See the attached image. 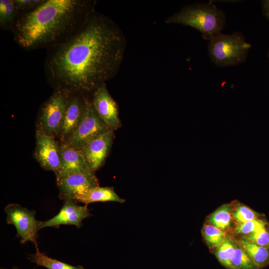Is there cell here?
Wrapping results in <instances>:
<instances>
[{"mask_svg":"<svg viewBox=\"0 0 269 269\" xmlns=\"http://www.w3.org/2000/svg\"><path fill=\"white\" fill-rule=\"evenodd\" d=\"M126 47L119 26L95 10L77 33L48 50L47 81L54 90L89 98L117 74Z\"/></svg>","mask_w":269,"mask_h":269,"instance_id":"1","label":"cell"},{"mask_svg":"<svg viewBox=\"0 0 269 269\" xmlns=\"http://www.w3.org/2000/svg\"><path fill=\"white\" fill-rule=\"evenodd\" d=\"M88 0H44L35 9L20 13L13 27V39L21 48L47 50L77 33L95 10Z\"/></svg>","mask_w":269,"mask_h":269,"instance_id":"2","label":"cell"},{"mask_svg":"<svg viewBox=\"0 0 269 269\" xmlns=\"http://www.w3.org/2000/svg\"><path fill=\"white\" fill-rule=\"evenodd\" d=\"M165 23L190 26L200 31L203 39L210 40L222 33L226 17L224 11L212 2L195 3L184 6L168 17Z\"/></svg>","mask_w":269,"mask_h":269,"instance_id":"3","label":"cell"},{"mask_svg":"<svg viewBox=\"0 0 269 269\" xmlns=\"http://www.w3.org/2000/svg\"><path fill=\"white\" fill-rule=\"evenodd\" d=\"M251 47V44L239 32L220 33L209 40L208 51L213 63L218 66L227 67L245 62Z\"/></svg>","mask_w":269,"mask_h":269,"instance_id":"4","label":"cell"},{"mask_svg":"<svg viewBox=\"0 0 269 269\" xmlns=\"http://www.w3.org/2000/svg\"><path fill=\"white\" fill-rule=\"evenodd\" d=\"M70 95L62 90H54L40 107L35 125V135L57 138Z\"/></svg>","mask_w":269,"mask_h":269,"instance_id":"5","label":"cell"},{"mask_svg":"<svg viewBox=\"0 0 269 269\" xmlns=\"http://www.w3.org/2000/svg\"><path fill=\"white\" fill-rule=\"evenodd\" d=\"M110 130L95 111L91 100L87 97L81 120L73 133L64 142L80 150L92 140Z\"/></svg>","mask_w":269,"mask_h":269,"instance_id":"6","label":"cell"},{"mask_svg":"<svg viewBox=\"0 0 269 269\" xmlns=\"http://www.w3.org/2000/svg\"><path fill=\"white\" fill-rule=\"evenodd\" d=\"M7 223L13 225L17 231V237H20V243L31 241L38 249L37 232L42 222L35 218V211L29 210L17 204H9L4 208Z\"/></svg>","mask_w":269,"mask_h":269,"instance_id":"7","label":"cell"},{"mask_svg":"<svg viewBox=\"0 0 269 269\" xmlns=\"http://www.w3.org/2000/svg\"><path fill=\"white\" fill-rule=\"evenodd\" d=\"M56 183L59 191V197L64 201H76L90 189L99 186L94 172L90 170L56 178Z\"/></svg>","mask_w":269,"mask_h":269,"instance_id":"8","label":"cell"},{"mask_svg":"<svg viewBox=\"0 0 269 269\" xmlns=\"http://www.w3.org/2000/svg\"><path fill=\"white\" fill-rule=\"evenodd\" d=\"M92 105L105 124L113 132L121 127L119 107L104 84L98 88L92 95Z\"/></svg>","mask_w":269,"mask_h":269,"instance_id":"9","label":"cell"},{"mask_svg":"<svg viewBox=\"0 0 269 269\" xmlns=\"http://www.w3.org/2000/svg\"><path fill=\"white\" fill-rule=\"evenodd\" d=\"M115 138L110 130L98 136L80 149L88 168L95 172L105 163Z\"/></svg>","mask_w":269,"mask_h":269,"instance_id":"10","label":"cell"},{"mask_svg":"<svg viewBox=\"0 0 269 269\" xmlns=\"http://www.w3.org/2000/svg\"><path fill=\"white\" fill-rule=\"evenodd\" d=\"M35 135V147L33 153L34 158L43 169L55 173L60 165L59 140L54 137Z\"/></svg>","mask_w":269,"mask_h":269,"instance_id":"11","label":"cell"},{"mask_svg":"<svg viewBox=\"0 0 269 269\" xmlns=\"http://www.w3.org/2000/svg\"><path fill=\"white\" fill-rule=\"evenodd\" d=\"M86 98L82 95H70L57 138L60 142H65L78 127L83 115Z\"/></svg>","mask_w":269,"mask_h":269,"instance_id":"12","label":"cell"},{"mask_svg":"<svg viewBox=\"0 0 269 269\" xmlns=\"http://www.w3.org/2000/svg\"><path fill=\"white\" fill-rule=\"evenodd\" d=\"M91 215L87 205L81 206L73 200H66L56 215L41 222L40 230L45 227H58L61 225H75L80 228L82 226V221Z\"/></svg>","mask_w":269,"mask_h":269,"instance_id":"13","label":"cell"},{"mask_svg":"<svg viewBox=\"0 0 269 269\" xmlns=\"http://www.w3.org/2000/svg\"><path fill=\"white\" fill-rule=\"evenodd\" d=\"M59 145L60 165L58 171L55 173L56 178L90 170L80 150L65 142L59 141Z\"/></svg>","mask_w":269,"mask_h":269,"instance_id":"14","label":"cell"},{"mask_svg":"<svg viewBox=\"0 0 269 269\" xmlns=\"http://www.w3.org/2000/svg\"><path fill=\"white\" fill-rule=\"evenodd\" d=\"M76 202H82L86 205L97 202L115 201L124 203L126 200L120 197L113 187H94L83 195L78 198Z\"/></svg>","mask_w":269,"mask_h":269,"instance_id":"15","label":"cell"},{"mask_svg":"<svg viewBox=\"0 0 269 269\" xmlns=\"http://www.w3.org/2000/svg\"><path fill=\"white\" fill-rule=\"evenodd\" d=\"M231 202L222 205L206 218L205 223L230 233L235 226Z\"/></svg>","mask_w":269,"mask_h":269,"instance_id":"16","label":"cell"},{"mask_svg":"<svg viewBox=\"0 0 269 269\" xmlns=\"http://www.w3.org/2000/svg\"><path fill=\"white\" fill-rule=\"evenodd\" d=\"M235 238L237 244L261 269L269 265V248L260 246L244 238Z\"/></svg>","mask_w":269,"mask_h":269,"instance_id":"17","label":"cell"},{"mask_svg":"<svg viewBox=\"0 0 269 269\" xmlns=\"http://www.w3.org/2000/svg\"><path fill=\"white\" fill-rule=\"evenodd\" d=\"M237 245L235 237L229 233L223 243L212 252L222 266L232 269L231 260Z\"/></svg>","mask_w":269,"mask_h":269,"instance_id":"18","label":"cell"},{"mask_svg":"<svg viewBox=\"0 0 269 269\" xmlns=\"http://www.w3.org/2000/svg\"><path fill=\"white\" fill-rule=\"evenodd\" d=\"M20 14L13 0H0V27L12 31L15 21Z\"/></svg>","mask_w":269,"mask_h":269,"instance_id":"19","label":"cell"},{"mask_svg":"<svg viewBox=\"0 0 269 269\" xmlns=\"http://www.w3.org/2000/svg\"><path fill=\"white\" fill-rule=\"evenodd\" d=\"M231 204L232 216L235 225L264 218V214L256 212L237 200L231 202Z\"/></svg>","mask_w":269,"mask_h":269,"instance_id":"20","label":"cell"},{"mask_svg":"<svg viewBox=\"0 0 269 269\" xmlns=\"http://www.w3.org/2000/svg\"><path fill=\"white\" fill-rule=\"evenodd\" d=\"M201 233L205 243L212 252L223 243L229 233L204 223L201 230Z\"/></svg>","mask_w":269,"mask_h":269,"instance_id":"21","label":"cell"},{"mask_svg":"<svg viewBox=\"0 0 269 269\" xmlns=\"http://www.w3.org/2000/svg\"><path fill=\"white\" fill-rule=\"evenodd\" d=\"M36 252L30 255L31 261L37 266L48 269H84L82 266H74L50 258L36 249Z\"/></svg>","mask_w":269,"mask_h":269,"instance_id":"22","label":"cell"},{"mask_svg":"<svg viewBox=\"0 0 269 269\" xmlns=\"http://www.w3.org/2000/svg\"><path fill=\"white\" fill-rule=\"evenodd\" d=\"M269 225L264 218L257 219L245 223L235 225L229 234L234 237L244 236L255 232Z\"/></svg>","mask_w":269,"mask_h":269,"instance_id":"23","label":"cell"},{"mask_svg":"<svg viewBox=\"0 0 269 269\" xmlns=\"http://www.w3.org/2000/svg\"><path fill=\"white\" fill-rule=\"evenodd\" d=\"M232 269H261L238 244L231 260Z\"/></svg>","mask_w":269,"mask_h":269,"instance_id":"24","label":"cell"},{"mask_svg":"<svg viewBox=\"0 0 269 269\" xmlns=\"http://www.w3.org/2000/svg\"><path fill=\"white\" fill-rule=\"evenodd\" d=\"M260 246L269 248V225L253 233L241 237Z\"/></svg>","mask_w":269,"mask_h":269,"instance_id":"25","label":"cell"},{"mask_svg":"<svg viewBox=\"0 0 269 269\" xmlns=\"http://www.w3.org/2000/svg\"><path fill=\"white\" fill-rule=\"evenodd\" d=\"M44 0H13L14 5L20 14L32 10L40 4Z\"/></svg>","mask_w":269,"mask_h":269,"instance_id":"26","label":"cell"},{"mask_svg":"<svg viewBox=\"0 0 269 269\" xmlns=\"http://www.w3.org/2000/svg\"><path fill=\"white\" fill-rule=\"evenodd\" d=\"M262 4L263 14L269 20V0H262Z\"/></svg>","mask_w":269,"mask_h":269,"instance_id":"27","label":"cell"},{"mask_svg":"<svg viewBox=\"0 0 269 269\" xmlns=\"http://www.w3.org/2000/svg\"><path fill=\"white\" fill-rule=\"evenodd\" d=\"M12 269H18L16 267H15Z\"/></svg>","mask_w":269,"mask_h":269,"instance_id":"28","label":"cell"},{"mask_svg":"<svg viewBox=\"0 0 269 269\" xmlns=\"http://www.w3.org/2000/svg\"><path fill=\"white\" fill-rule=\"evenodd\" d=\"M268 57H269V52H268Z\"/></svg>","mask_w":269,"mask_h":269,"instance_id":"29","label":"cell"}]
</instances>
